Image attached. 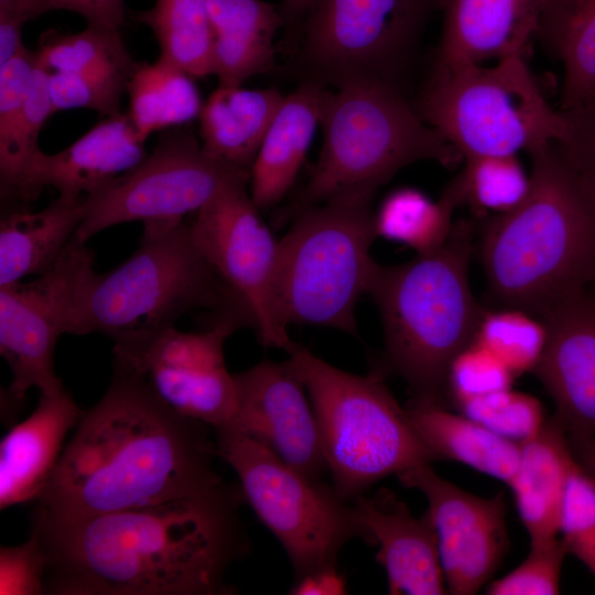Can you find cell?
I'll use <instances>...</instances> for the list:
<instances>
[{"label": "cell", "mask_w": 595, "mask_h": 595, "mask_svg": "<svg viewBox=\"0 0 595 595\" xmlns=\"http://www.w3.org/2000/svg\"><path fill=\"white\" fill-rule=\"evenodd\" d=\"M240 487L57 521L35 510L54 595H226L228 566L246 544Z\"/></svg>", "instance_id": "obj_1"}, {"label": "cell", "mask_w": 595, "mask_h": 595, "mask_svg": "<svg viewBox=\"0 0 595 595\" xmlns=\"http://www.w3.org/2000/svg\"><path fill=\"white\" fill-rule=\"evenodd\" d=\"M208 425L165 404L136 370L113 361L101 399L82 413L36 510L71 521L212 491Z\"/></svg>", "instance_id": "obj_2"}, {"label": "cell", "mask_w": 595, "mask_h": 595, "mask_svg": "<svg viewBox=\"0 0 595 595\" xmlns=\"http://www.w3.org/2000/svg\"><path fill=\"white\" fill-rule=\"evenodd\" d=\"M531 186L515 209L489 217L479 241L495 307L542 318L595 280V203L555 143L531 152Z\"/></svg>", "instance_id": "obj_3"}, {"label": "cell", "mask_w": 595, "mask_h": 595, "mask_svg": "<svg viewBox=\"0 0 595 595\" xmlns=\"http://www.w3.org/2000/svg\"><path fill=\"white\" fill-rule=\"evenodd\" d=\"M454 223L445 244L410 261L377 263L368 294L383 326L385 374L401 377L411 401L444 404L453 359L474 342L483 309L469 284L475 228Z\"/></svg>", "instance_id": "obj_4"}, {"label": "cell", "mask_w": 595, "mask_h": 595, "mask_svg": "<svg viewBox=\"0 0 595 595\" xmlns=\"http://www.w3.org/2000/svg\"><path fill=\"white\" fill-rule=\"evenodd\" d=\"M208 310L212 317L249 321L217 272L198 250L182 223L143 229L139 248L116 269H91L78 294L73 335L101 333L112 350L136 346L174 326L184 314Z\"/></svg>", "instance_id": "obj_5"}, {"label": "cell", "mask_w": 595, "mask_h": 595, "mask_svg": "<svg viewBox=\"0 0 595 595\" xmlns=\"http://www.w3.org/2000/svg\"><path fill=\"white\" fill-rule=\"evenodd\" d=\"M323 142L303 187L280 210L284 225L306 208L355 191L377 192L403 167L434 161L452 169L462 153L432 129L402 90L378 83H347L326 89Z\"/></svg>", "instance_id": "obj_6"}, {"label": "cell", "mask_w": 595, "mask_h": 595, "mask_svg": "<svg viewBox=\"0 0 595 595\" xmlns=\"http://www.w3.org/2000/svg\"><path fill=\"white\" fill-rule=\"evenodd\" d=\"M376 192L334 196L298 214L278 240L272 288L279 325L335 328L358 336L355 307L368 294ZM288 331V329H286Z\"/></svg>", "instance_id": "obj_7"}, {"label": "cell", "mask_w": 595, "mask_h": 595, "mask_svg": "<svg viewBox=\"0 0 595 595\" xmlns=\"http://www.w3.org/2000/svg\"><path fill=\"white\" fill-rule=\"evenodd\" d=\"M286 361L311 400L336 495L348 501L376 482L436 458L405 408L374 369L344 371L295 344Z\"/></svg>", "instance_id": "obj_8"}, {"label": "cell", "mask_w": 595, "mask_h": 595, "mask_svg": "<svg viewBox=\"0 0 595 595\" xmlns=\"http://www.w3.org/2000/svg\"><path fill=\"white\" fill-rule=\"evenodd\" d=\"M414 107L463 158L530 154L566 130L564 112L550 105L524 55L490 66L434 63Z\"/></svg>", "instance_id": "obj_9"}, {"label": "cell", "mask_w": 595, "mask_h": 595, "mask_svg": "<svg viewBox=\"0 0 595 595\" xmlns=\"http://www.w3.org/2000/svg\"><path fill=\"white\" fill-rule=\"evenodd\" d=\"M216 432V451L235 470L244 500L283 547L295 581L336 570L351 539L371 545L354 505L332 486L309 478L256 440L234 430Z\"/></svg>", "instance_id": "obj_10"}, {"label": "cell", "mask_w": 595, "mask_h": 595, "mask_svg": "<svg viewBox=\"0 0 595 595\" xmlns=\"http://www.w3.org/2000/svg\"><path fill=\"white\" fill-rule=\"evenodd\" d=\"M441 7L442 0H317L301 29L305 80L401 90L422 33Z\"/></svg>", "instance_id": "obj_11"}, {"label": "cell", "mask_w": 595, "mask_h": 595, "mask_svg": "<svg viewBox=\"0 0 595 595\" xmlns=\"http://www.w3.org/2000/svg\"><path fill=\"white\" fill-rule=\"evenodd\" d=\"M240 177L250 173L210 156L188 130L173 127L141 163L85 195L75 237L87 242L130 221H141L143 229L174 227Z\"/></svg>", "instance_id": "obj_12"}, {"label": "cell", "mask_w": 595, "mask_h": 595, "mask_svg": "<svg viewBox=\"0 0 595 595\" xmlns=\"http://www.w3.org/2000/svg\"><path fill=\"white\" fill-rule=\"evenodd\" d=\"M249 177L224 186L190 224L192 237L246 313L260 343L290 351L294 343L275 320L272 288L278 240L247 191Z\"/></svg>", "instance_id": "obj_13"}, {"label": "cell", "mask_w": 595, "mask_h": 595, "mask_svg": "<svg viewBox=\"0 0 595 595\" xmlns=\"http://www.w3.org/2000/svg\"><path fill=\"white\" fill-rule=\"evenodd\" d=\"M93 264L94 252L74 236L46 273L0 286V354L12 372V401H21L31 388L40 394L64 389L54 370V350L58 337L72 333L79 290Z\"/></svg>", "instance_id": "obj_14"}, {"label": "cell", "mask_w": 595, "mask_h": 595, "mask_svg": "<svg viewBox=\"0 0 595 595\" xmlns=\"http://www.w3.org/2000/svg\"><path fill=\"white\" fill-rule=\"evenodd\" d=\"M212 321L203 332L187 333L172 326L112 353L113 361L139 372L171 409L217 431L230 426L238 404L224 344L245 325L229 315Z\"/></svg>", "instance_id": "obj_15"}, {"label": "cell", "mask_w": 595, "mask_h": 595, "mask_svg": "<svg viewBox=\"0 0 595 595\" xmlns=\"http://www.w3.org/2000/svg\"><path fill=\"white\" fill-rule=\"evenodd\" d=\"M428 500L447 593L476 594L498 569L509 545L502 494L467 493L421 464L397 475Z\"/></svg>", "instance_id": "obj_16"}, {"label": "cell", "mask_w": 595, "mask_h": 595, "mask_svg": "<svg viewBox=\"0 0 595 595\" xmlns=\"http://www.w3.org/2000/svg\"><path fill=\"white\" fill-rule=\"evenodd\" d=\"M235 380L237 412L226 429L256 440L289 466L322 480L328 467L317 420L289 363L262 360L235 375Z\"/></svg>", "instance_id": "obj_17"}, {"label": "cell", "mask_w": 595, "mask_h": 595, "mask_svg": "<svg viewBox=\"0 0 595 595\" xmlns=\"http://www.w3.org/2000/svg\"><path fill=\"white\" fill-rule=\"evenodd\" d=\"M547 345L534 372L571 445L595 440V295L584 290L542 318Z\"/></svg>", "instance_id": "obj_18"}, {"label": "cell", "mask_w": 595, "mask_h": 595, "mask_svg": "<svg viewBox=\"0 0 595 595\" xmlns=\"http://www.w3.org/2000/svg\"><path fill=\"white\" fill-rule=\"evenodd\" d=\"M128 115L106 117L64 150L41 149L18 180L10 199L35 201L54 187L58 195L85 196L141 163L148 153Z\"/></svg>", "instance_id": "obj_19"}, {"label": "cell", "mask_w": 595, "mask_h": 595, "mask_svg": "<svg viewBox=\"0 0 595 595\" xmlns=\"http://www.w3.org/2000/svg\"><path fill=\"white\" fill-rule=\"evenodd\" d=\"M358 518L371 545H378L377 562L385 569L389 594L442 595L447 593L435 530L426 510L414 517L391 490L354 499Z\"/></svg>", "instance_id": "obj_20"}, {"label": "cell", "mask_w": 595, "mask_h": 595, "mask_svg": "<svg viewBox=\"0 0 595 595\" xmlns=\"http://www.w3.org/2000/svg\"><path fill=\"white\" fill-rule=\"evenodd\" d=\"M551 0H442L434 63L497 62L527 56Z\"/></svg>", "instance_id": "obj_21"}, {"label": "cell", "mask_w": 595, "mask_h": 595, "mask_svg": "<svg viewBox=\"0 0 595 595\" xmlns=\"http://www.w3.org/2000/svg\"><path fill=\"white\" fill-rule=\"evenodd\" d=\"M82 411L65 390L40 394L34 411L0 443L1 510L37 500L62 454L64 439Z\"/></svg>", "instance_id": "obj_22"}, {"label": "cell", "mask_w": 595, "mask_h": 595, "mask_svg": "<svg viewBox=\"0 0 595 595\" xmlns=\"http://www.w3.org/2000/svg\"><path fill=\"white\" fill-rule=\"evenodd\" d=\"M325 86L305 80L273 117L250 170V196L259 209L284 198L307 155L321 123Z\"/></svg>", "instance_id": "obj_23"}, {"label": "cell", "mask_w": 595, "mask_h": 595, "mask_svg": "<svg viewBox=\"0 0 595 595\" xmlns=\"http://www.w3.org/2000/svg\"><path fill=\"white\" fill-rule=\"evenodd\" d=\"M576 462L566 434L554 418L521 443L519 464L508 486L530 545L558 538L561 505Z\"/></svg>", "instance_id": "obj_24"}, {"label": "cell", "mask_w": 595, "mask_h": 595, "mask_svg": "<svg viewBox=\"0 0 595 595\" xmlns=\"http://www.w3.org/2000/svg\"><path fill=\"white\" fill-rule=\"evenodd\" d=\"M214 33L212 75L219 86H240L274 67L273 37L280 8L263 0H206Z\"/></svg>", "instance_id": "obj_25"}, {"label": "cell", "mask_w": 595, "mask_h": 595, "mask_svg": "<svg viewBox=\"0 0 595 595\" xmlns=\"http://www.w3.org/2000/svg\"><path fill=\"white\" fill-rule=\"evenodd\" d=\"M85 196H62L39 212L14 209L0 221V286L51 270L74 237Z\"/></svg>", "instance_id": "obj_26"}, {"label": "cell", "mask_w": 595, "mask_h": 595, "mask_svg": "<svg viewBox=\"0 0 595 595\" xmlns=\"http://www.w3.org/2000/svg\"><path fill=\"white\" fill-rule=\"evenodd\" d=\"M283 99L275 88L218 86L198 116L203 149L210 156L250 173Z\"/></svg>", "instance_id": "obj_27"}, {"label": "cell", "mask_w": 595, "mask_h": 595, "mask_svg": "<svg viewBox=\"0 0 595 595\" xmlns=\"http://www.w3.org/2000/svg\"><path fill=\"white\" fill-rule=\"evenodd\" d=\"M405 410L436 459L459 462L509 485L519 464L521 443L495 433L462 412H451L445 404L410 401Z\"/></svg>", "instance_id": "obj_28"}, {"label": "cell", "mask_w": 595, "mask_h": 595, "mask_svg": "<svg viewBox=\"0 0 595 595\" xmlns=\"http://www.w3.org/2000/svg\"><path fill=\"white\" fill-rule=\"evenodd\" d=\"M537 40L563 67L559 109L595 107V0H551Z\"/></svg>", "instance_id": "obj_29"}, {"label": "cell", "mask_w": 595, "mask_h": 595, "mask_svg": "<svg viewBox=\"0 0 595 595\" xmlns=\"http://www.w3.org/2000/svg\"><path fill=\"white\" fill-rule=\"evenodd\" d=\"M194 77L158 58L141 63L127 86L129 112L140 138L198 118L203 104Z\"/></svg>", "instance_id": "obj_30"}, {"label": "cell", "mask_w": 595, "mask_h": 595, "mask_svg": "<svg viewBox=\"0 0 595 595\" xmlns=\"http://www.w3.org/2000/svg\"><path fill=\"white\" fill-rule=\"evenodd\" d=\"M136 20L154 34L160 58L192 77L212 75L214 33L206 0H154Z\"/></svg>", "instance_id": "obj_31"}, {"label": "cell", "mask_w": 595, "mask_h": 595, "mask_svg": "<svg viewBox=\"0 0 595 595\" xmlns=\"http://www.w3.org/2000/svg\"><path fill=\"white\" fill-rule=\"evenodd\" d=\"M456 207L446 190L434 201L420 190L401 187L391 192L375 212V231L377 237L405 245L416 255H425L437 250L447 240Z\"/></svg>", "instance_id": "obj_32"}, {"label": "cell", "mask_w": 595, "mask_h": 595, "mask_svg": "<svg viewBox=\"0 0 595 595\" xmlns=\"http://www.w3.org/2000/svg\"><path fill=\"white\" fill-rule=\"evenodd\" d=\"M446 186L456 205H467L474 214L494 217L515 209L527 197L531 173L518 155H470Z\"/></svg>", "instance_id": "obj_33"}, {"label": "cell", "mask_w": 595, "mask_h": 595, "mask_svg": "<svg viewBox=\"0 0 595 595\" xmlns=\"http://www.w3.org/2000/svg\"><path fill=\"white\" fill-rule=\"evenodd\" d=\"M548 338L545 323L515 307L484 310L474 342L500 359L517 377L534 371Z\"/></svg>", "instance_id": "obj_34"}, {"label": "cell", "mask_w": 595, "mask_h": 595, "mask_svg": "<svg viewBox=\"0 0 595 595\" xmlns=\"http://www.w3.org/2000/svg\"><path fill=\"white\" fill-rule=\"evenodd\" d=\"M37 64L47 72H84L136 62L120 30L87 25L75 34L48 31L35 50Z\"/></svg>", "instance_id": "obj_35"}, {"label": "cell", "mask_w": 595, "mask_h": 595, "mask_svg": "<svg viewBox=\"0 0 595 595\" xmlns=\"http://www.w3.org/2000/svg\"><path fill=\"white\" fill-rule=\"evenodd\" d=\"M140 62L84 72H47L53 111L86 108L110 117L120 113L122 94Z\"/></svg>", "instance_id": "obj_36"}, {"label": "cell", "mask_w": 595, "mask_h": 595, "mask_svg": "<svg viewBox=\"0 0 595 595\" xmlns=\"http://www.w3.org/2000/svg\"><path fill=\"white\" fill-rule=\"evenodd\" d=\"M54 113L48 90V73L39 64L24 108L14 128L9 144L0 150L1 198L10 199L15 184L30 160L40 150V131Z\"/></svg>", "instance_id": "obj_37"}, {"label": "cell", "mask_w": 595, "mask_h": 595, "mask_svg": "<svg viewBox=\"0 0 595 595\" xmlns=\"http://www.w3.org/2000/svg\"><path fill=\"white\" fill-rule=\"evenodd\" d=\"M456 405L465 415L518 443L533 437L545 423L540 401L511 388L465 399Z\"/></svg>", "instance_id": "obj_38"}, {"label": "cell", "mask_w": 595, "mask_h": 595, "mask_svg": "<svg viewBox=\"0 0 595 595\" xmlns=\"http://www.w3.org/2000/svg\"><path fill=\"white\" fill-rule=\"evenodd\" d=\"M567 553L595 575V475L578 461L570 473L559 517Z\"/></svg>", "instance_id": "obj_39"}, {"label": "cell", "mask_w": 595, "mask_h": 595, "mask_svg": "<svg viewBox=\"0 0 595 595\" xmlns=\"http://www.w3.org/2000/svg\"><path fill=\"white\" fill-rule=\"evenodd\" d=\"M567 550L561 540L530 545L526 560L505 576L490 582L489 595H554L560 591V577Z\"/></svg>", "instance_id": "obj_40"}, {"label": "cell", "mask_w": 595, "mask_h": 595, "mask_svg": "<svg viewBox=\"0 0 595 595\" xmlns=\"http://www.w3.org/2000/svg\"><path fill=\"white\" fill-rule=\"evenodd\" d=\"M515 376L494 354L473 342L452 361L447 394L454 403L511 388Z\"/></svg>", "instance_id": "obj_41"}, {"label": "cell", "mask_w": 595, "mask_h": 595, "mask_svg": "<svg viewBox=\"0 0 595 595\" xmlns=\"http://www.w3.org/2000/svg\"><path fill=\"white\" fill-rule=\"evenodd\" d=\"M46 566V554L40 537L31 529L24 543L0 549V594H45Z\"/></svg>", "instance_id": "obj_42"}, {"label": "cell", "mask_w": 595, "mask_h": 595, "mask_svg": "<svg viewBox=\"0 0 595 595\" xmlns=\"http://www.w3.org/2000/svg\"><path fill=\"white\" fill-rule=\"evenodd\" d=\"M564 115L566 130L555 147L577 183L595 203V107Z\"/></svg>", "instance_id": "obj_43"}, {"label": "cell", "mask_w": 595, "mask_h": 595, "mask_svg": "<svg viewBox=\"0 0 595 595\" xmlns=\"http://www.w3.org/2000/svg\"><path fill=\"white\" fill-rule=\"evenodd\" d=\"M36 65L35 50L28 47L0 65V150L11 141L30 93Z\"/></svg>", "instance_id": "obj_44"}, {"label": "cell", "mask_w": 595, "mask_h": 595, "mask_svg": "<svg viewBox=\"0 0 595 595\" xmlns=\"http://www.w3.org/2000/svg\"><path fill=\"white\" fill-rule=\"evenodd\" d=\"M54 10L80 14L87 25L120 30L125 21V0H53Z\"/></svg>", "instance_id": "obj_45"}, {"label": "cell", "mask_w": 595, "mask_h": 595, "mask_svg": "<svg viewBox=\"0 0 595 595\" xmlns=\"http://www.w3.org/2000/svg\"><path fill=\"white\" fill-rule=\"evenodd\" d=\"M291 594H344L345 582L337 570L323 571L294 582Z\"/></svg>", "instance_id": "obj_46"}, {"label": "cell", "mask_w": 595, "mask_h": 595, "mask_svg": "<svg viewBox=\"0 0 595 595\" xmlns=\"http://www.w3.org/2000/svg\"><path fill=\"white\" fill-rule=\"evenodd\" d=\"M52 10L53 0H0V20H12L22 24Z\"/></svg>", "instance_id": "obj_47"}, {"label": "cell", "mask_w": 595, "mask_h": 595, "mask_svg": "<svg viewBox=\"0 0 595 595\" xmlns=\"http://www.w3.org/2000/svg\"><path fill=\"white\" fill-rule=\"evenodd\" d=\"M22 23L0 20V65L13 58L25 46L22 42Z\"/></svg>", "instance_id": "obj_48"}, {"label": "cell", "mask_w": 595, "mask_h": 595, "mask_svg": "<svg viewBox=\"0 0 595 595\" xmlns=\"http://www.w3.org/2000/svg\"><path fill=\"white\" fill-rule=\"evenodd\" d=\"M317 0H282L280 12L289 34L301 33L303 23Z\"/></svg>", "instance_id": "obj_49"}, {"label": "cell", "mask_w": 595, "mask_h": 595, "mask_svg": "<svg viewBox=\"0 0 595 595\" xmlns=\"http://www.w3.org/2000/svg\"><path fill=\"white\" fill-rule=\"evenodd\" d=\"M571 446L578 463L595 475V440Z\"/></svg>", "instance_id": "obj_50"}, {"label": "cell", "mask_w": 595, "mask_h": 595, "mask_svg": "<svg viewBox=\"0 0 595 595\" xmlns=\"http://www.w3.org/2000/svg\"><path fill=\"white\" fill-rule=\"evenodd\" d=\"M586 290L595 295V280L592 282V284Z\"/></svg>", "instance_id": "obj_51"}]
</instances>
